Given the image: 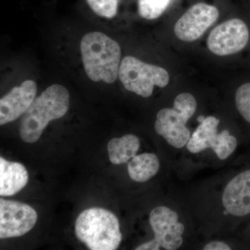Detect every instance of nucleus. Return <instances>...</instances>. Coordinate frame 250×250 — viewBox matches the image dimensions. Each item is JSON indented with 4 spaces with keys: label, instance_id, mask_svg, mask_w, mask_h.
I'll list each match as a JSON object with an SVG mask.
<instances>
[{
    "label": "nucleus",
    "instance_id": "f257e3e1",
    "mask_svg": "<svg viewBox=\"0 0 250 250\" xmlns=\"http://www.w3.org/2000/svg\"><path fill=\"white\" fill-rule=\"evenodd\" d=\"M70 106V95L60 84L50 85L36 98L23 115L19 133L24 142L39 141L49 122L65 116Z\"/></svg>",
    "mask_w": 250,
    "mask_h": 250
},
{
    "label": "nucleus",
    "instance_id": "f03ea898",
    "mask_svg": "<svg viewBox=\"0 0 250 250\" xmlns=\"http://www.w3.org/2000/svg\"><path fill=\"white\" fill-rule=\"evenodd\" d=\"M85 73L93 82L112 83L119 75L121 49L119 44L106 34L90 32L80 44Z\"/></svg>",
    "mask_w": 250,
    "mask_h": 250
},
{
    "label": "nucleus",
    "instance_id": "7ed1b4c3",
    "mask_svg": "<svg viewBox=\"0 0 250 250\" xmlns=\"http://www.w3.org/2000/svg\"><path fill=\"white\" fill-rule=\"evenodd\" d=\"M77 238L91 250H115L122 241L120 224L116 215L102 208L82 211L75 223Z\"/></svg>",
    "mask_w": 250,
    "mask_h": 250
},
{
    "label": "nucleus",
    "instance_id": "20e7f679",
    "mask_svg": "<svg viewBox=\"0 0 250 250\" xmlns=\"http://www.w3.org/2000/svg\"><path fill=\"white\" fill-rule=\"evenodd\" d=\"M193 95L179 94L174 99L173 108H163L158 112L154 129L172 147L180 149L187 146L191 134L186 126L197 109Z\"/></svg>",
    "mask_w": 250,
    "mask_h": 250
},
{
    "label": "nucleus",
    "instance_id": "39448f33",
    "mask_svg": "<svg viewBox=\"0 0 250 250\" xmlns=\"http://www.w3.org/2000/svg\"><path fill=\"white\" fill-rule=\"evenodd\" d=\"M119 77L126 90L143 98L151 96L155 85L164 88L170 80L165 69L130 56L122 61Z\"/></svg>",
    "mask_w": 250,
    "mask_h": 250
},
{
    "label": "nucleus",
    "instance_id": "423d86ee",
    "mask_svg": "<svg viewBox=\"0 0 250 250\" xmlns=\"http://www.w3.org/2000/svg\"><path fill=\"white\" fill-rule=\"evenodd\" d=\"M149 224L154 233V239L143 243L135 250H176L182 246L185 228L179 223V215L175 211L167 207H156L149 215Z\"/></svg>",
    "mask_w": 250,
    "mask_h": 250
},
{
    "label": "nucleus",
    "instance_id": "0eeeda50",
    "mask_svg": "<svg viewBox=\"0 0 250 250\" xmlns=\"http://www.w3.org/2000/svg\"><path fill=\"white\" fill-rule=\"evenodd\" d=\"M220 120L214 116H208L200 123L187 143L189 152L196 154L211 148L218 159L225 160L231 155L238 146V141L228 130L218 134Z\"/></svg>",
    "mask_w": 250,
    "mask_h": 250
},
{
    "label": "nucleus",
    "instance_id": "6e6552de",
    "mask_svg": "<svg viewBox=\"0 0 250 250\" xmlns=\"http://www.w3.org/2000/svg\"><path fill=\"white\" fill-rule=\"evenodd\" d=\"M38 214L27 204L0 199V238H16L30 231L37 223Z\"/></svg>",
    "mask_w": 250,
    "mask_h": 250
},
{
    "label": "nucleus",
    "instance_id": "1a4fd4ad",
    "mask_svg": "<svg viewBox=\"0 0 250 250\" xmlns=\"http://www.w3.org/2000/svg\"><path fill=\"white\" fill-rule=\"evenodd\" d=\"M250 39L246 23L238 18L229 20L211 31L207 46L212 53L228 56L238 53L244 49Z\"/></svg>",
    "mask_w": 250,
    "mask_h": 250
},
{
    "label": "nucleus",
    "instance_id": "9d476101",
    "mask_svg": "<svg viewBox=\"0 0 250 250\" xmlns=\"http://www.w3.org/2000/svg\"><path fill=\"white\" fill-rule=\"evenodd\" d=\"M218 17L219 11L215 6L197 3L179 18L174 26V33L181 41H195L216 22Z\"/></svg>",
    "mask_w": 250,
    "mask_h": 250
},
{
    "label": "nucleus",
    "instance_id": "9b49d317",
    "mask_svg": "<svg viewBox=\"0 0 250 250\" xmlns=\"http://www.w3.org/2000/svg\"><path fill=\"white\" fill-rule=\"evenodd\" d=\"M37 86L32 80L24 81L0 100V125L16 121L24 114L35 100Z\"/></svg>",
    "mask_w": 250,
    "mask_h": 250
},
{
    "label": "nucleus",
    "instance_id": "f8f14e48",
    "mask_svg": "<svg viewBox=\"0 0 250 250\" xmlns=\"http://www.w3.org/2000/svg\"><path fill=\"white\" fill-rule=\"evenodd\" d=\"M222 202L229 214L237 218L250 215V168L242 171L229 182Z\"/></svg>",
    "mask_w": 250,
    "mask_h": 250
},
{
    "label": "nucleus",
    "instance_id": "ddd939ff",
    "mask_svg": "<svg viewBox=\"0 0 250 250\" xmlns=\"http://www.w3.org/2000/svg\"><path fill=\"white\" fill-rule=\"evenodd\" d=\"M29 174L26 167L18 162L0 157V195L13 196L26 187Z\"/></svg>",
    "mask_w": 250,
    "mask_h": 250
},
{
    "label": "nucleus",
    "instance_id": "4468645a",
    "mask_svg": "<svg viewBox=\"0 0 250 250\" xmlns=\"http://www.w3.org/2000/svg\"><path fill=\"white\" fill-rule=\"evenodd\" d=\"M140 145L139 138L132 134L111 139L107 147L110 161L115 165L126 164L136 155Z\"/></svg>",
    "mask_w": 250,
    "mask_h": 250
},
{
    "label": "nucleus",
    "instance_id": "2eb2a0df",
    "mask_svg": "<svg viewBox=\"0 0 250 250\" xmlns=\"http://www.w3.org/2000/svg\"><path fill=\"white\" fill-rule=\"evenodd\" d=\"M160 168L157 156L152 153L136 155L128 164L130 178L139 183L147 182L156 175Z\"/></svg>",
    "mask_w": 250,
    "mask_h": 250
},
{
    "label": "nucleus",
    "instance_id": "dca6fc26",
    "mask_svg": "<svg viewBox=\"0 0 250 250\" xmlns=\"http://www.w3.org/2000/svg\"><path fill=\"white\" fill-rule=\"evenodd\" d=\"M170 1V0H139L140 16L145 19H156L164 14Z\"/></svg>",
    "mask_w": 250,
    "mask_h": 250
},
{
    "label": "nucleus",
    "instance_id": "f3484780",
    "mask_svg": "<svg viewBox=\"0 0 250 250\" xmlns=\"http://www.w3.org/2000/svg\"><path fill=\"white\" fill-rule=\"evenodd\" d=\"M235 102L237 110L241 116L250 124V82L241 85L238 88Z\"/></svg>",
    "mask_w": 250,
    "mask_h": 250
},
{
    "label": "nucleus",
    "instance_id": "a211bd4d",
    "mask_svg": "<svg viewBox=\"0 0 250 250\" xmlns=\"http://www.w3.org/2000/svg\"><path fill=\"white\" fill-rule=\"evenodd\" d=\"M86 1L90 9L99 16L106 18L116 16L119 0H86Z\"/></svg>",
    "mask_w": 250,
    "mask_h": 250
},
{
    "label": "nucleus",
    "instance_id": "6ab92c4d",
    "mask_svg": "<svg viewBox=\"0 0 250 250\" xmlns=\"http://www.w3.org/2000/svg\"><path fill=\"white\" fill-rule=\"evenodd\" d=\"M204 250H230L231 248L223 242L213 241L206 245Z\"/></svg>",
    "mask_w": 250,
    "mask_h": 250
},
{
    "label": "nucleus",
    "instance_id": "aec40b11",
    "mask_svg": "<svg viewBox=\"0 0 250 250\" xmlns=\"http://www.w3.org/2000/svg\"><path fill=\"white\" fill-rule=\"evenodd\" d=\"M205 119V117H204V116H200L198 118V120H197V121H198L199 122H200V123H202V121H204V120Z\"/></svg>",
    "mask_w": 250,
    "mask_h": 250
}]
</instances>
